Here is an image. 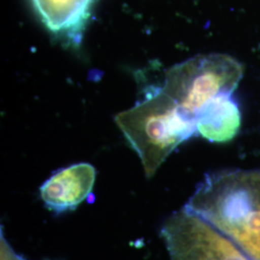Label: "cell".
<instances>
[{"instance_id":"obj_1","label":"cell","mask_w":260,"mask_h":260,"mask_svg":"<svg viewBox=\"0 0 260 260\" xmlns=\"http://www.w3.org/2000/svg\"><path fill=\"white\" fill-rule=\"evenodd\" d=\"M161 238L171 260H260V170L207 175Z\"/></svg>"},{"instance_id":"obj_2","label":"cell","mask_w":260,"mask_h":260,"mask_svg":"<svg viewBox=\"0 0 260 260\" xmlns=\"http://www.w3.org/2000/svg\"><path fill=\"white\" fill-rule=\"evenodd\" d=\"M115 121L137 152L149 178L180 144L197 133L195 121L162 87L151 89L144 100L116 115Z\"/></svg>"},{"instance_id":"obj_3","label":"cell","mask_w":260,"mask_h":260,"mask_svg":"<svg viewBox=\"0 0 260 260\" xmlns=\"http://www.w3.org/2000/svg\"><path fill=\"white\" fill-rule=\"evenodd\" d=\"M244 75L241 63L226 54L198 55L170 68L163 90L188 118L221 94H233Z\"/></svg>"},{"instance_id":"obj_4","label":"cell","mask_w":260,"mask_h":260,"mask_svg":"<svg viewBox=\"0 0 260 260\" xmlns=\"http://www.w3.org/2000/svg\"><path fill=\"white\" fill-rule=\"evenodd\" d=\"M95 177L96 171L89 163L64 168L41 186V199L56 213L73 211L92 193Z\"/></svg>"},{"instance_id":"obj_5","label":"cell","mask_w":260,"mask_h":260,"mask_svg":"<svg viewBox=\"0 0 260 260\" xmlns=\"http://www.w3.org/2000/svg\"><path fill=\"white\" fill-rule=\"evenodd\" d=\"M45 26L67 46H79L94 0H31Z\"/></svg>"},{"instance_id":"obj_6","label":"cell","mask_w":260,"mask_h":260,"mask_svg":"<svg viewBox=\"0 0 260 260\" xmlns=\"http://www.w3.org/2000/svg\"><path fill=\"white\" fill-rule=\"evenodd\" d=\"M233 94H221L199 111L196 116L197 133L212 143L233 140L241 125V113Z\"/></svg>"},{"instance_id":"obj_7","label":"cell","mask_w":260,"mask_h":260,"mask_svg":"<svg viewBox=\"0 0 260 260\" xmlns=\"http://www.w3.org/2000/svg\"><path fill=\"white\" fill-rule=\"evenodd\" d=\"M0 260H27L18 254L6 240L3 230L0 231Z\"/></svg>"}]
</instances>
